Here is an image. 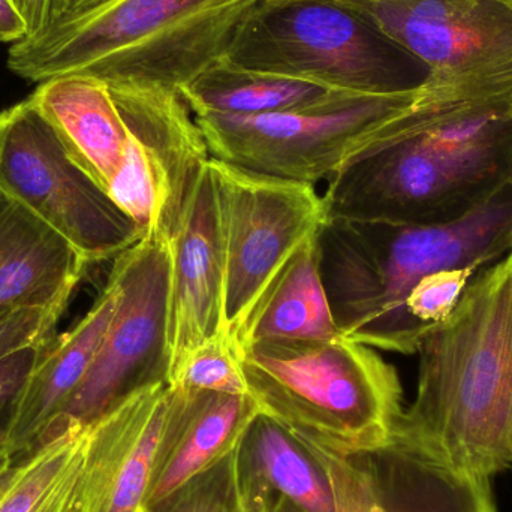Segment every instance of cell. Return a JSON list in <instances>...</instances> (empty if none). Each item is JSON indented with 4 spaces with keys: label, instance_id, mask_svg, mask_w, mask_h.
Here are the masks:
<instances>
[{
    "label": "cell",
    "instance_id": "obj_1",
    "mask_svg": "<svg viewBox=\"0 0 512 512\" xmlns=\"http://www.w3.org/2000/svg\"><path fill=\"white\" fill-rule=\"evenodd\" d=\"M417 354V393L393 441L471 477L511 469L512 251L471 280Z\"/></svg>",
    "mask_w": 512,
    "mask_h": 512
},
{
    "label": "cell",
    "instance_id": "obj_2",
    "mask_svg": "<svg viewBox=\"0 0 512 512\" xmlns=\"http://www.w3.org/2000/svg\"><path fill=\"white\" fill-rule=\"evenodd\" d=\"M319 268L340 334L381 351L417 354L424 333L406 298L436 271L489 267L512 251V179L447 221L372 224L325 219Z\"/></svg>",
    "mask_w": 512,
    "mask_h": 512
},
{
    "label": "cell",
    "instance_id": "obj_3",
    "mask_svg": "<svg viewBox=\"0 0 512 512\" xmlns=\"http://www.w3.org/2000/svg\"><path fill=\"white\" fill-rule=\"evenodd\" d=\"M512 179V96L442 105L420 128L328 180V219L432 224Z\"/></svg>",
    "mask_w": 512,
    "mask_h": 512
},
{
    "label": "cell",
    "instance_id": "obj_4",
    "mask_svg": "<svg viewBox=\"0 0 512 512\" xmlns=\"http://www.w3.org/2000/svg\"><path fill=\"white\" fill-rule=\"evenodd\" d=\"M256 0H102L11 45L8 68L33 83L81 74L180 92L225 56Z\"/></svg>",
    "mask_w": 512,
    "mask_h": 512
},
{
    "label": "cell",
    "instance_id": "obj_5",
    "mask_svg": "<svg viewBox=\"0 0 512 512\" xmlns=\"http://www.w3.org/2000/svg\"><path fill=\"white\" fill-rule=\"evenodd\" d=\"M236 349L259 414L300 444L349 456L393 442L405 409L402 384L370 346L340 336Z\"/></svg>",
    "mask_w": 512,
    "mask_h": 512
},
{
    "label": "cell",
    "instance_id": "obj_6",
    "mask_svg": "<svg viewBox=\"0 0 512 512\" xmlns=\"http://www.w3.org/2000/svg\"><path fill=\"white\" fill-rule=\"evenodd\" d=\"M441 105L424 84L390 95L340 93L270 116L195 119L213 159L315 186L420 128Z\"/></svg>",
    "mask_w": 512,
    "mask_h": 512
},
{
    "label": "cell",
    "instance_id": "obj_7",
    "mask_svg": "<svg viewBox=\"0 0 512 512\" xmlns=\"http://www.w3.org/2000/svg\"><path fill=\"white\" fill-rule=\"evenodd\" d=\"M225 59L339 92L421 89L429 69L337 0H256Z\"/></svg>",
    "mask_w": 512,
    "mask_h": 512
},
{
    "label": "cell",
    "instance_id": "obj_8",
    "mask_svg": "<svg viewBox=\"0 0 512 512\" xmlns=\"http://www.w3.org/2000/svg\"><path fill=\"white\" fill-rule=\"evenodd\" d=\"M0 191L63 237L87 267L143 239L138 225L63 149L32 96L0 113Z\"/></svg>",
    "mask_w": 512,
    "mask_h": 512
},
{
    "label": "cell",
    "instance_id": "obj_9",
    "mask_svg": "<svg viewBox=\"0 0 512 512\" xmlns=\"http://www.w3.org/2000/svg\"><path fill=\"white\" fill-rule=\"evenodd\" d=\"M110 276L120 291L116 316L86 376L39 447L69 427L90 426L140 391L168 384L170 245L141 239L114 259Z\"/></svg>",
    "mask_w": 512,
    "mask_h": 512
},
{
    "label": "cell",
    "instance_id": "obj_10",
    "mask_svg": "<svg viewBox=\"0 0 512 512\" xmlns=\"http://www.w3.org/2000/svg\"><path fill=\"white\" fill-rule=\"evenodd\" d=\"M429 69L442 101L512 96V9L501 0H337Z\"/></svg>",
    "mask_w": 512,
    "mask_h": 512
},
{
    "label": "cell",
    "instance_id": "obj_11",
    "mask_svg": "<svg viewBox=\"0 0 512 512\" xmlns=\"http://www.w3.org/2000/svg\"><path fill=\"white\" fill-rule=\"evenodd\" d=\"M225 256V333L234 343L268 283L324 224L315 186L210 158Z\"/></svg>",
    "mask_w": 512,
    "mask_h": 512
},
{
    "label": "cell",
    "instance_id": "obj_12",
    "mask_svg": "<svg viewBox=\"0 0 512 512\" xmlns=\"http://www.w3.org/2000/svg\"><path fill=\"white\" fill-rule=\"evenodd\" d=\"M108 89L129 131L125 159L108 195L143 239L170 245L212 158L206 138L180 92L138 84Z\"/></svg>",
    "mask_w": 512,
    "mask_h": 512
},
{
    "label": "cell",
    "instance_id": "obj_13",
    "mask_svg": "<svg viewBox=\"0 0 512 512\" xmlns=\"http://www.w3.org/2000/svg\"><path fill=\"white\" fill-rule=\"evenodd\" d=\"M303 447L327 474L334 512H498L490 480L460 474L397 442L349 456Z\"/></svg>",
    "mask_w": 512,
    "mask_h": 512
},
{
    "label": "cell",
    "instance_id": "obj_14",
    "mask_svg": "<svg viewBox=\"0 0 512 512\" xmlns=\"http://www.w3.org/2000/svg\"><path fill=\"white\" fill-rule=\"evenodd\" d=\"M170 387L140 391L89 426L77 512H146Z\"/></svg>",
    "mask_w": 512,
    "mask_h": 512
},
{
    "label": "cell",
    "instance_id": "obj_15",
    "mask_svg": "<svg viewBox=\"0 0 512 512\" xmlns=\"http://www.w3.org/2000/svg\"><path fill=\"white\" fill-rule=\"evenodd\" d=\"M222 336L227 337L224 240L207 164L170 243V376L189 352Z\"/></svg>",
    "mask_w": 512,
    "mask_h": 512
},
{
    "label": "cell",
    "instance_id": "obj_16",
    "mask_svg": "<svg viewBox=\"0 0 512 512\" xmlns=\"http://www.w3.org/2000/svg\"><path fill=\"white\" fill-rule=\"evenodd\" d=\"M119 301V286L108 276L89 312L71 330L42 346L12 408L6 436L9 465H17L39 447L45 430L86 376Z\"/></svg>",
    "mask_w": 512,
    "mask_h": 512
},
{
    "label": "cell",
    "instance_id": "obj_17",
    "mask_svg": "<svg viewBox=\"0 0 512 512\" xmlns=\"http://www.w3.org/2000/svg\"><path fill=\"white\" fill-rule=\"evenodd\" d=\"M168 387L170 409L156 457L149 508L236 451L259 415L249 394Z\"/></svg>",
    "mask_w": 512,
    "mask_h": 512
},
{
    "label": "cell",
    "instance_id": "obj_18",
    "mask_svg": "<svg viewBox=\"0 0 512 512\" xmlns=\"http://www.w3.org/2000/svg\"><path fill=\"white\" fill-rule=\"evenodd\" d=\"M87 264L53 228L0 191V318L68 306Z\"/></svg>",
    "mask_w": 512,
    "mask_h": 512
},
{
    "label": "cell",
    "instance_id": "obj_19",
    "mask_svg": "<svg viewBox=\"0 0 512 512\" xmlns=\"http://www.w3.org/2000/svg\"><path fill=\"white\" fill-rule=\"evenodd\" d=\"M30 96L69 158L108 191L125 159L129 131L107 84L60 75L39 83Z\"/></svg>",
    "mask_w": 512,
    "mask_h": 512
},
{
    "label": "cell",
    "instance_id": "obj_20",
    "mask_svg": "<svg viewBox=\"0 0 512 512\" xmlns=\"http://www.w3.org/2000/svg\"><path fill=\"white\" fill-rule=\"evenodd\" d=\"M243 512H334L322 466L279 424L259 414L239 448Z\"/></svg>",
    "mask_w": 512,
    "mask_h": 512
},
{
    "label": "cell",
    "instance_id": "obj_21",
    "mask_svg": "<svg viewBox=\"0 0 512 512\" xmlns=\"http://www.w3.org/2000/svg\"><path fill=\"white\" fill-rule=\"evenodd\" d=\"M316 236L318 233L289 256L268 283L234 340V346L342 336L322 283Z\"/></svg>",
    "mask_w": 512,
    "mask_h": 512
},
{
    "label": "cell",
    "instance_id": "obj_22",
    "mask_svg": "<svg viewBox=\"0 0 512 512\" xmlns=\"http://www.w3.org/2000/svg\"><path fill=\"white\" fill-rule=\"evenodd\" d=\"M339 90L219 59L180 90L195 117H259L321 104Z\"/></svg>",
    "mask_w": 512,
    "mask_h": 512
},
{
    "label": "cell",
    "instance_id": "obj_23",
    "mask_svg": "<svg viewBox=\"0 0 512 512\" xmlns=\"http://www.w3.org/2000/svg\"><path fill=\"white\" fill-rule=\"evenodd\" d=\"M89 426L69 427L0 478V512H77Z\"/></svg>",
    "mask_w": 512,
    "mask_h": 512
},
{
    "label": "cell",
    "instance_id": "obj_24",
    "mask_svg": "<svg viewBox=\"0 0 512 512\" xmlns=\"http://www.w3.org/2000/svg\"><path fill=\"white\" fill-rule=\"evenodd\" d=\"M168 385L207 393L248 394L236 346L225 336L189 352L171 373Z\"/></svg>",
    "mask_w": 512,
    "mask_h": 512
},
{
    "label": "cell",
    "instance_id": "obj_25",
    "mask_svg": "<svg viewBox=\"0 0 512 512\" xmlns=\"http://www.w3.org/2000/svg\"><path fill=\"white\" fill-rule=\"evenodd\" d=\"M239 448L146 512H243Z\"/></svg>",
    "mask_w": 512,
    "mask_h": 512
},
{
    "label": "cell",
    "instance_id": "obj_26",
    "mask_svg": "<svg viewBox=\"0 0 512 512\" xmlns=\"http://www.w3.org/2000/svg\"><path fill=\"white\" fill-rule=\"evenodd\" d=\"M480 271L466 267L436 271L423 277L406 298L409 318L426 334L453 312L469 283Z\"/></svg>",
    "mask_w": 512,
    "mask_h": 512
},
{
    "label": "cell",
    "instance_id": "obj_27",
    "mask_svg": "<svg viewBox=\"0 0 512 512\" xmlns=\"http://www.w3.org/2000/svg\"><path fill=\"white\" fill-rule=\"evenodd\" d=\"M66 307H24L0 318V360L21 349L53 339L54 327Z\"/></svg>",
    "mask_w": 512,
    "mask_h": 512
},
{
    "label": "cell",
    "instance_id": "obj_28",
    "mask_svg": "<svg viewBox=\"0 0 512 512\" xmlns=\"http://www.w3.org/2000/svg\"><path fill=\"white\" fill-rule=\"evenodd\" d=\"M42 346L21 349L0 360V475L11 468L6 454V436L12 408L30 370L38 360Z\"/></svg>",
    "mask_w": 512,
    "mask_h": 512
},
{
    "label": "cell",
    "instance_id": "obj_29",
    "mask_svg": "<svg viewBox=\"0 0 512 512\" xmlns=\"http://www.w3.org/2000/svg\"><path fill=\"white\" fill-rule=\"evenodd\" d=\"M56 0H14L27 27V39L36 38L47 30Z\"/></svg>",
    "mask_w": 512,
    "mask_h": 512
},
{
    "label": "cell",
    "instance_id": "obj_30",
    "mask_svg": "<svg viewBox=\"0 0 512 512\" xmlns=\"http://www.w3.org/2000/svg\"><path fill=\"white\" fill-rule=\"evenodd\" d=\"M27 38V27L14 0H0V42L14 45Z\"/></svg>",
    "mask_w": 512,
    "mask_h": 512
},
{
    "label": "cell",
    "instance_id": "obj_31",
    "mask_svg": "<svg viewBox=\"0 0 512 512\" xmlns=\"http://www.w3.org/2000/svg\"><path fill=\"white\" fill-rule=\"evenodd\" d=\"M99 2H102V0H56L47 30L56 26V24L62 23V21L68 20V18L74 17V15L80 14V12L86 11V9L92 8Z\"/></svg>",
    "mask_w": 512,
    "mask_h": 512
},
{
    "label": "cell",
    "instance_id": "obj_32",
    "mask_svg": "<svg viewBox=\"0 0 512 512\" xmlns=\"http://www.w3.org/2000/svg\"><path fill=\"white\" fill-rule=\"evenodd\" d=\"M277 512H295L294 510H291V508L283 507L282 510H279Z\"/></svg>",
    "mask_w": 512,
    "mask_h": 512
},
{
    "label": "cell",
    "instance_id": "obj_33",
    "mask_svg": "<svg viewBox=\"0 0 512 512\" xmlns=\"http://www.w3.org/2000/svg\"><path fill=\"white\" fill-rule=\"evenodd\" d=\"M502 3H505V5L510 6L512 9V0H501Z\"/></svg>",
    "mask_w": 512,
    "mask_h": 512
},
{
    "label": "cell",
    "instance_id": "obj_34",
    "mask_svg": "<svg viewBox=\"0 0 512 512\" xmlns=\"http://www.w3.org/2000/svg\"><path fill=\"white\" fill-rule=\"evenodd\" d=\"M2 477H3V475H0V478H2Z\"/></svg>",
    "mask_w": 512,
    "mask_h": 512
},
{
    "label": "cell",
    "instance_id": "obj_35",
    "mask_svg": "<svg viewBox=\"0 0 512 512\" xmlns=\"http://www.w3.org/2000/svg\"><path fill=\"white\" fill-rule=\"evenodd\" d=\"M511 469H512V466H511Z\"/></svg>",
    "mask_w": 512,
    "mask_h": 512
}]
</instances>
